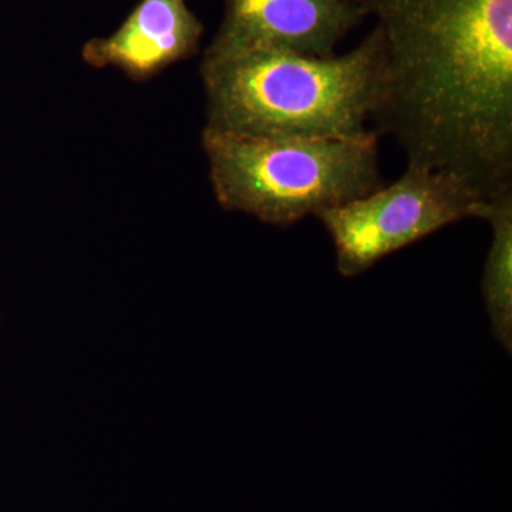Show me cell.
Listing matches in <instances>:
<instances>
[{
    "label": "cell",
    "mask_w": 512,
    "mask_h": 512,
    "mask_svg": "<svg viewBox=\"0 0 512 512\" xmlns=\"http://www.w3.org/2000/svg\"><path fill=\"white\" fill-rule=\"evenodd\" d=\"M383 40L372 121L407 164L512 194V0H362Z\"/></svg>",
    "instance_id": "6da1fadb"
},
{
    "label": "cell",
    "mask_w": 512,
    "mask_h": 512,
    "mask_svg": "<svg viewBox=\"0 0 512 512\" xmlns=\"http://www.w3.org/2000/svg\"><path fill=\"white\" fill-rule=\"evenodd\" d=\"M383 76L379 29L342 56L274 49L205 50L208 130L268 138L369 134Z\"/></svg>",
    "instance_id": "7a4b0ae2"
},
{
    "label": "cell",
    "mask_w": 512,
    "mask_h": 512,
    "mask_svg": "<svg viewBox=\"0 0 512 512\" xmlns=\"http://www.w3.org/2000/svg\"><path fill=\"white\" fill-rule=\"evenodd\" d=\"M215 198L228 211L291 227L383 185L379 136L268 138L202 131Z\"/></svg>",
    "instance_id": "3957f363"
},
{
    "label": "cell",
    "mask_w": 512,
    "mask_h": 512,
    "mask_svg": "<svg viewBox=\"0 0 512 512\" xmlns=\"http://www.w3.org/2000/svg\"><path fill=\"white\" fill-rule=\"evenodd\" d=\"M488 204L456 175L407 164L393 184L318 218L332 239L339 274L355 278L448 225L483 220Z\"/></svg>",
    "instance_id": "277c9868"
},
{
    "label": "cell",
    "mask_w": 512,
    "mask_h": 512,
    "mask_svg": "<svg viewBox=\"0 0 512 512\" xmlns=\"http://www.w3.org/2000/svg\"><path fill=\"white\" fill-rule=\"evenodd\" d=\"M208 50L274 49L329 57L367 13L362 0H224Z\"/></svg>",
    "instance_id": "5b68a950"
},
{
    "label": "cell",
    "mask_w": 512,
    "mask_h": 512,
    "mask_svg": "<svg viewBox=\"0 0 512 512\" xmlns=\"http://www.w3.org/2000/svg\"><path fill=\"white\" fill-rule=\"evenodd\" d=\"M202 35L185 0H141L116 32L89 40L82 56L94 69L120 70L141 82L195 55Z\"/></svg>",
    "instance_id": "8992f818"
},
{
    "label": "cell",
    "mask_w": 512,
    "mask_h": 512,
    "mask_svg": "<svg viewBox=\"0 0 512 512\" xmlns=\"http://www.w3.org/2000/svg\"><path fill=\"white\" fill-rule=\"evenodd\" d=\"M483 220L491 225L481 296L495 342L512 352V194L488 204Z\"/></svg>",
    "instance_id": "52a82bcc"
}]
</instances>
